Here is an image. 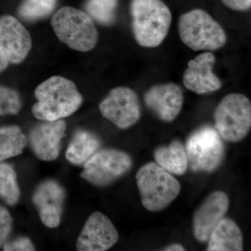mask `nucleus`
<instances>
[{
  "label": "nucleus",
  "instance_id": "17",
  "mask_svg": "<svg viewBox=\"0 0 251 251\" xmlns=\"http://www.w3.org/2000/svg\"><path fill=\"white\" fill-rule=\"evenodd\" d=\"M209 251H242L243 235L239 226L232 219L224 218L209 236Z\"/></svg>",
  "mask_w": 251,
  "mask_h": 251
},
{
  "label": "nucleus",
  "instance_id": "27",
  "mask_svg": "<svg viewBox=\"0 0 251 251\" xmlns=\"http://www.w3.org/2000/svg\"><path fill=\"white\" fill-rule=\"evenodd\" d=\"M229 9L237 11H244L251 9V0H221Z\"/></svg>",
  "mask_w": 251,
  "mask_h": 251
},
{
  "label": "nucleus",
  "instance_id": "14",
  "mask_svg": "<svg viewBox=\"0 0 251 251\" xmlns=\"http://www.w3.org/2000/svg\"><path fill=\"white\" fill-rule=\"evenodd\" d=\"M32 46L29 31L14 16H0V49L9 62L20 64L27 57Z\"/></svg>",
  "mask_w": 251,
  "mask_h": 251
},
{
  "label": "nucleus",
  "instance_id": "5",
  "mask_svg": "<svg viewBox=\"0 0 251 251\" xmlns=\"http://www.w3.org/2000/svg\"><path fill=\"white\" fill-rule=\"evenodd\" d=\"M51 25L63 44L75 50L88 52L97 46L98 31L87 13L71 6L60 8L52 16Z\"/></svg>",
  "mask_w": 251,
  "mask_h": 251
},
{
  "label": "nucleus",
  "instance_id": "28",
  "mask_svg": "<svg viewBox=\"0 0 251 251\" xmlns=\"http://www.w3.org/2000/svg\"><path fill=\"white\" fill-rule=\"evenodd\" d=\"M9 60L3 51L0 49V73L4 72L9 65Z\"/></svg>",
  "mask_w": 251,
  "mask_h": 251
},
{
  "label": "nucleus",
  "instance_id": "20",
  "mask_svg": "<svg viewBox=\"0 0 251 251\" xmlns=\"http://www.w3.org/2000/svg\"><path fill=\"white\" fill-rule=\"evenodd\" d=\"M28 142L26 135L18 126L0 128V161L23 153Z\"/></svg>",
  "mask_w": 251,
  "mask_h": 251
},
{
  "label": "nucleus",
  "instance_id": "8",
  "mask_svg": "<svg viewBox=\"0 0 251 251\" xmlns=\"http://www.w3.org/2000/svg\"><path fill=\"white\" fill-rule=\"evenodd\" d=\"M132 164L131 157L125 151L103 149L84 164L81 176L95 186H108L128 173Z\"/></svg>",
  "mask_w": 251,
  "mask_h": 251
},
{
  "label": "nucleus",
  "instance_id": "2",
  "mask_svg": "<svg viewBox=\"0 0 251 251\" xmlns=\"http://www.w3.org/2000/svg\"><path fill=\"white\" fill-rule=\"evenodd\" d=\"M130 13L136 42L148 49L161 45L171 26L172 14L168 6L162 0H131Z\"/></svg>",
  "mask_w": 251,
  "mask_h": 251
},
{
  "label": "nucleus",
  "instance_id": "26",
  "mask_svg": "<svg viewBox=\"0 0 251 251\" xmlns=\"http://www.w3.org/2000/svg\"><path fill=\"white\" fill-rule=\"evenodd\" d=\"M4 247V251H35L34 244L30 239L27 237H19L6 242Z\"/></svg>",
  "mask_w": 251,
  "mask_h": 251
},
{
  "label": "nucleus",
  "instance_id": "22",
  "mask_svg": "<svg viewBox=\"0 0 251 251\" xmlns=\"http://www.w3.org/2000/svg\"><path fill=\"white\" fill-rule=\"evenodd\" d=\"M21 197L17 175L6 163H0V198L9 205L17 204Z\"/></svg>",
  "mask_w": 251,
  "mask_h": 251
},
{
  "label": "nucleus",
  "instance_id": "3",
  "mask_svg": "<svg viewBox=\"0 0 251 251\" xmlns=\"http://www.w3.org/2000/svg\"><path fill=\"white\" fill-rule=\"evenodd\" d=\"M135 178L142 204L147 210L153 212L168 207L181 191L178 180L153 162L142 167Z\"/></svg>",
  "mask_w": 251,
  "mask_h": 251
},
{
  "label": "nucleus",
  "instance_id": "1",
  "mask_svg": "<svg viewBox=\"0 0 251 251\" xmlns=\"http://www.w3.org/2000/svg\"><path fill=\"white\" fill-rule=\"evenodd\" d=\"M34 96L37 102L31 112L41 121H55L71 116L83 102L75 83L59 75L49 77L41 83L34 91Z\"/></svg>",
  "mask_w": 251,
  "mask_h": 251
},
{
  "label": "nucleus",
  "instance_id": "13",
  "mask_svg": "<svg viewBox=\"0 0 251 251\" xmlns=\"http://www.w3.org/2000/svg\"><path fill=\"white\" fill-rule=\"evenodd\" d=\"M229 199L224 191H214L199 206L193 218V232L196 240L206 242L213 229L228 210Z\"/></svg>",
  "mask_w": 251,
  "mask_h": 251
},
{
  "label": "nucleus",
  "instance_id": "6",
  "mask_svg": "<svg viewBox=\"0 0 251 251\" xmlns=\"http://www.w3.org/2000/svg\"><path fill=\"white\" fill-rule=\"evenodd\" d=\"M215 129L227 141L237 143L247 137L251 128V103L245 95L227 94L214 114Z\"/></svg>",
  "mask_w": 251,
  "mask_h": 251
},
{
  "label": "nucleus",
  "instance_id": "19",
  "mask_svg": "<svg viewBox=\"0 0 251 251\" xmlns=\"http://www.w3.org/2000/svg\"><path fill=\"white\" fill-rule=\"evenodd\" d=\"M97 135L90 131L79 130L73 136L66 151V158L74 165L85 164L100 148Z\"/></svg>",
  "mask_w": 251,
  "mask_h": 251
},
{
  "label": "nucleus",
  "instance_id": "18",
  "mask_svg": "<svg viewBox=\"0 0 251 251\" xmlns=\"http://www.w3.org/2000/svg\"><path fill=\"white\" fill-rule=\"evenodd\" d=\"M157 164L171 174L183 175L187 171L188 162L186 149L179 140L167 146L157 148L153 152Z\"/></svg>",
  "mask_w": 251,
  "mask_h": 251
},
{
  "label": "nucleus",
  "instance_id": "11",
  "mask_svg": "<svg viewBox=\"0 0 251 251\" xmlns=\"http://www.w3.org/2000/svg\"><path fill=\"white\" fill-rule=\"evenodd\" d=\"M65 200V190L57 181L46 180L38 185L32 202L46 227L55 228L60 225Z\"/></svg>",
  "mask_w": 251,
  "mask_h": 251
},
{
  "label": "nucleus",
  "instance_id": "7",
  "mask_svg": "<svg viewBox=\"0 0 251 251\" xmlns=\"http://www.w3.org/2000/svg\"><path fill=\"white\" fill-rule=\"evenodd\" d=\"M185 149L188 166L195 173H212L224 161V143L217 130L209 126L195 130L186 140Z\"/></svg>",
  "mask_w": 251,
  "mask_h": 251
},
{
  "label": "nucleus",
  "instance_id": "16",
  "mask_svg": "<svg viewBox=\"0 0 251 251\" xmlns=\"http://www.w3.org/2000/svg\"><path fill=\"white\" fill-rule=\"evenodd\" d=\"M145 103L162 121L171 122L182 109L184 93L177 84H160L151 87L145 94Z\"/></svg>",
  "mask_w": 251,
  "mask_h": 251
},
{
  "label": "nucleus",
  "instance_id": "25",
  "mask_svg": "<svg viewBox=\"0 0 251 251\" xmlns=\"http://www.w3.org/2000/svg\"><path fill=\"white\" fill-rule=\"evenodd\" d=\"M12 224L9 211L4 206H0V248L6 242L12 229Z\"/></svg>",
  "mask_w": 251,
  "mask_h": 251
},
{
  "label": "nucleus",
  "instance_id": "10",
  "mask_svg": "<svg viewBox=\"0 0 251 251\" xmlns=\"http://www.w3.org/2000/svg\"><path fill=\"white\" fill-rule=\"evenodd\" d=\"M119 239L118 231L110 219L96 211L86 221L76 242L77 251H105L111 249Z\"/></svg>",
  "mask_w": 251,
  "mask_h": 251
},
{
  "label": "nucleus",
  "instance_id": "24",
  "mask_svg": "<svg viewBox=\"0 0 251 251\" xmlns=\"http://www.w3.org/2000/svg\"><path fill=\"white\" fill-rule=\"evenodd\" d=\"M22 108V100L16 91L0 86V116L16 115Z\"/></svg>",
  "mask_w": 251,
  "mask_h": 251
},
{
  "label": "nucleus",
  "instance_id": "23",
  "mask_svg": "<svg viewBox=\"0 0 251 251\" xmlns=\"http://www.w3.org/2000/svg\"><path fill=\"white\" fill-rule=\"evenodd\" d=\"M118 0H87L85 9L91 18L103 25L115 21Z\"/></svg>",
  "mask_w": 251,
  "mask_h": 251
},
{
  "label": "nucleus",
  "instance_id": "9",
  "mask_svg": "<svg viewBox=\"0 0 251 251\" xmlns=\"http://www.w3.org/2000/svg\"><path fill=\"white\" fill-rule=\"evenodd\" d=\"M99 110L102 116L121 129L130 128L141 117L138 95L126 87H118L110 91L100 102Z\"/></svg>",
  "mask_w": 251,
  "mask_h": 251
},
{
  "label": "nucleus",
  "instance_id": "21",
  "mask_svg": "<svg viewBox=\"0 0 251 251\" xmlns=\"http://www.w3.org/2000/svg\"><path fill=\"white\" fill-rule=\"evenodd\" d=\"M58 0H23L18 15L23 21L35 22L47 18L56 9Z\"/></svg>",
  "mask_w": 251,
  "mask_h": 251
},
{
  "label": "nucleus",
  "instance_id": "29",
  "mask_svg": "<svg viewBox=\"0 0 251 251\" xmlns=\"http://www.w3.org/2000/svg\"><path fill=\"white\" fill-rule=\"evenodd\" d=\"M164 251H185V248L182 245L179 244H173L172 245L168 246Z\"/></svg>",
  "mask_w": 251,
  "mask_h": 251
},
{
  "label": "nucleus",
  "instance_id": "4",
  "mask_svg": "<svg viewBox=\"0 0 251 251\" xmlns=\"http://www.w3.org/2000/svg\"><path fill=\"white\" fill-rule=\"evenodd\" d=\"M181 41L194 51H213L221 49L227 42L224 28L206 11L191 10L181 15L178 21Z\"/></svg>",
  "mask_w": 251,
  "mask_h": 251
},
{
  "label": "nucleus",
  "instance_id": "15",
  "mask_svg": "<svg viewBox=\"0 0 251 251\" xmlns=\"http://www.w3.org/2000/svg\"><path fill=\"white\" fill-rule=\"evenodd\" d=\"M215 62V56L209 51L188 61L183 75L185 87L198 94H209L220 90L222 82L213 72Z\"/></svg>",
  "mask_w": 251,
  "mask_h": 251
},
{
  "label": "nucleus",
  "instance_id": "12",
  "mask_svg": "<svg viewBox=\"0 0 251 251\" xmlns=\"http://www.w3.org/2000/svg\"><path fill=\"white\" fill-rule=\"evenodd\" d=\"M67 124L63 120L43 121L31 128L27 138L31 150L44 161L55 160L60 153Z\"/></svg>",
  "mask_w": 251,
  "mask_h": 251
}]
</instances>
